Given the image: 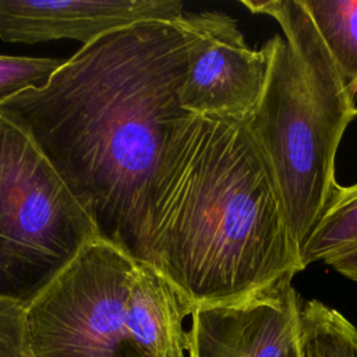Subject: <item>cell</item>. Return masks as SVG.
Instances as JSON below:
<instances>
[{"mask_svg": "<svg viewBox=\"0 0 357 357\" xmlns=\"http://www.w3.org/2000/svg\"><path fill=\"white\" fill-rule=\"evenodd\" d=\"M301 261L305 268L322 262L357 282V183L335 185L301 248Z\"/></svg>", "mask_w": 357, "mask_h": 357, "instance_id": "9c48e42d", "label": "cell"}, {"mask_svg": "<svg viewBox=\"0 0 357 357\" xmlns=\"http://www.w3.org/2000/svg\"><path fill=\"white\" fill-rule=\"evenodd\" d=\"M25 307L0 297V357H31L24 333Z\"/></svg>", "mask_w": 357, "mask_h": 357, "instance_id": "4fadbf2b", "label": "cell"}, {"mask_svg": "<svg viewBox=\"0 0 357 357\" xmlns=\"http://www.w3.org/2000/svg\"><path fill=\"white\" fill-rule=\"evenodd\" d=\"M183 15L177 0H0V39L26 45L74 39L88 45L137 22H176Z\"/></svg>", "mask_w": 357, "mask_h": 357, "instance_id": "ba28073f", "label": "cell"}, {"mask_svg": "<svg viewBox=\"0 0 357 357\" xmlns=\"http://www.w3.org/2000/svg\"><path fill=\"white\" fill-rule=\"evenodd\" d=\"M286 357H357V328L319 300H303L298 333Z\"/></svg>", "mask_w": 357, "mask_h": 357, "instance_id": "8fae6325", "label": "cell"}, {"mask_svg": "<svg viewBox=\"0 0 357 357\" xmlns=\"http://www.w3.org/2000/svg\"><path fill=\"white\" fill-rule=\"evenodd\" d=\"M96 238L91 215L53 165L0 114V297L26 307Z\"/></svg>", "mask_w": 357, "mask_h": 357, "instance_id": "277c9868", "label": "cell"}, {"mask_svg": "<svg viewBox=\"0 0 357 357\" xmlns=\"http://www.w3.org/2000/svg\"><path fill=\"white\" fill-rule=\"evenodd\" d=\"M349 92L357 96V0H300Z\"/></svg>", "mask_w": 357, "mask_h": 357, "instance_id": "30bf717a", "label": "cell"}, {"mask_svg": "<svg viewBox=\"0 0 357 357\" xmlns=\"http://www.w3.org/2000/svg\"><path fill=\"white\" fill-rule=\"evenodd\" d=\"M174 24L185 52L181 107L199 116L247 120L266 81L265 47L251 49L237 21L219 11L184 13Z\"/></svg>", "mask_w": 357, "mask_h": 357, "instance_id": "8992f818", "label": "cell"}, {"mask_svg": "<svg viewBox=\"0 0 357 357\" xmlns=\"http://www.w3.org/2000/svg\"><path fill=\"white\" fill-rule=\"evenodd\" d=\"M185 52L174 22L142 21L82 45L40 88L0 105L91 215L99 237L146 257L151 192L173 127Z\"/></svg>", "mask_w": 357, "mask_h": 357, "instance_id": "6da1fadb", "label": "cell"}, {"mask_svg": "<svg viewBox=\"0 0 357 357\" xmlns=\"http://www.w3.org/2000/svg\"><path fill=\"white\" fill-rule=\"evenodd\" d=\"M241 4L272 17L282 29L262 45L268 74L247 124L272 170L301 252L337 184L336 152L357 117L356 98L300 0Z\"/></svg>", "mask_w": 357, "mask_h": 357, "instance_id": "3957f363", "label": "cell"}, {"mask_svg": "<svg viewBox=\"0 0 357 357\" xmlns=\"http://www.w3.org/2000/svg\"><path fill=\"white\" fill-rule=\"evenodd\" d=\"M139 261L96 238L26 307L31 357H142L128 328Z\"/></svg>", "mask_w": 357, "mask_h": 357, "instance_id": "5b68a950", "label": "cell"}, {"mask_svg": "<svg viewBox=\"0 0 357 357\" xmlns=\"http://www.w3.org/2000/svg\"><path fill=\"white\" fill-rule=\"evenodd\" d=\"M64 60L0 54V105L32 88L43 86Z\"/></svg>", "mask_w": 357, "mask_h": 357, "instance_id": "7c38bea8", "label": "cell"}, {"mask_svg": "<svg viewBox=\"0 0 357 357\" xmlns=\"http://www.w3.org/2000/svg\"><path fill=\"white\" fill-rule=\"evenodd\" d=\"M301 301L289 283L241 303L195 307L188 357H286Z\"/></svg>", "mask_w": 357, "mask_h": 357, "instance_id": "52a82bcc", "label": "cell"}, {"mask_svg": "<svg viewBox=\"0 0 357 357\" xmlns=\"http://www.w3.org/2000/svg\"><path fill=\"white\" fill-rule=\"evenodd\" d=\"M145 262L194 307L250 300L305 269L247 120L188 113L155 176Z\"/></svg>", "mask_w": 357, "mask_h": 357, "instance_id": "7a4b0ae2", "label": "cell"}]
</instances>
